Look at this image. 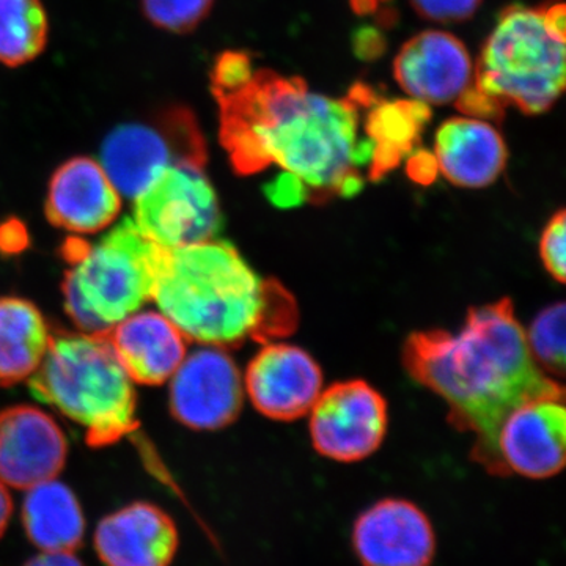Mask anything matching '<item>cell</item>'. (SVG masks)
<instances>
[{"label":"cell","instance_id":"f546056e","mask_svg":"<svg viewBox=\"0 0 566 566\" xmlns=\"http://www.w3.org/2000/svg\"><path fill=\"white\" fill-rule=\"evenodd\" d=\"M409 172H411L412 178H416L417 181L430 182L436 177V172H438L434 156L427 155V153L415 156V158L411 159Z\"/></svg>","mask_w":566,"mask_h":566},{"label":"cell","instance_id":"4fadbf2b","mask_svg":"<svg viewBox=\"0 0 566 566\" xmlns=\"http://www.w3.org/2000/svg\"><path fill=\"white\" fill-rule=\"evenodd\" d=\"M244 392L253 408L279 422L307 416L323 392L318 363L300 346L266 344L249 363Z\"/></svg>","mask_w":566,"mask_h":566},{"label":"cell","instance_id":"e0dca14e","mask_svg":"<svg viewBox=\"0 0 566 566\" xmlns=\"http://www.w3.org/2000/svg\"><path fill=\"white\" fill-rule=\"evenodd\" d=\"M180 536L172 517L148 502H134L99 521L95 549L106 566H170Z\"/></svg>","mask_w":566,"mask_h":566},{"label":"cell","instance_id":"5b68a950","mask_svg":"<svg viewBox=\"0 0 566 566\" xmlns=\"http://www.w3.org/2000/svg\"><path fill=\"white\" fill-rule=\"evenodd\" d=\"M29 389L84 430L93 447L115 444L136 428V390L109 337L103 334H61L50 348Z\"/></svg>","mask_w":566,"mask_h":566},{"label":"cell","instance_id":"44dd1931","mask_svg":"<svg viewBox=\"0 0 566 566\" xmlns=\"http://www.w3.org/2000/svg\"><path fill=\"white\" fill-rule=\"evenodd\" d=\"M51 331L31 301L0 297V385L25 381L43 363Z\"/></svg>","mask_w":566,"mask_h":566},{"label":"cell","instance_id":"277c9868","mask_svg":"<svg viewBox=\"0 0 566 566\" xmlns=\"http://www.w3.org/2000/svg\"><path fill=\"white\" fill-rule=\"evenodd\" d=\"M565 6L510 7L488 39L458 107L482 118L509 106L543 114L565 87Z\"/></svg>","mask_w":566,"mask_h":566},{"label":"cell","instance_id":"9c48e42d","mask_svg":"<svg viewBox=\"0 0 566 566\" xmlns=\"http://www.w3.org/2000/svg\"><path fill=\"white\" fill-rule=\"evenodd\" d=\"M311 438L322 457L357 463L374 455L387 431L385 397L363 381L335 382L311 409Z\"/></svg>","mask_w":566,"mask_h":566},{"label":"cell","instance_id":"ac0fdd59","mask_svg":"<svg viewBox=\"0 0 566 566\" xmlns=\"http://www.w3.org/2000/svg\"><path fill=\"white\" fill-rule=\"evenodd\" d=\"M114 352L134 382H169L188 354V340L159 311L129 315L107 334Z\"/></svg>","mask_w":566,"mask_h":566},{"label":"cell","instance_id":"4dcf8cb0","mask_svg":"<svg viewBox=\"0 0 566 566\" xmlns=\"http://www.w3.org/2000/svg\"><path fill=\"white\" fill-rule=\"evenodd\" d=\"M11 513H13V501H11L9 488L0 482V536L6 534L9 527Z\"/></svg>","mask_w":566,"mask_h":566},{"label":"cell","instance_id":"d4e9b609","mask_svg":"<svg viewBox=\"0 0 566 566\" xmlns=\"http://www.w3.org/2000/svg\"><path fill=\"white\" fill-rule=\"evenodd\" d=\"M212 3L214 0H140L147 20L172 33L192 32L208 17Z\"/></svg>","mask_w":566,"mask_h":566},{"label":"cell","instance_id":"7a4b0ae2","mask_svg":"<svg viewBox=\"0 0 566 566\" xmlns=\"http://www.w3.org/2000/svg\"><path fill=\"white\" fill-rule=\"evenodd\" d=\"M406 371L449 406L457 430L474 434L471 457L495 472V438L506 416L535 398H564L528 352L526 331L510 300L469 308L460 333L433 329L409 335Z\"/></svg>","mask_w":566,"mask_h":566},{"label":"cell","instance_id":"484cf974","mask_svg":"<svg viewBox=\"0 0 566 566\" xmlns=\"http://www.w3.org/2000/svg\"><path fill=\"white\" fill-rule=\"evenodd\" d=\"M566 214L557 211L546 223L539 241V256L547 273L557 282L564 283L566 277Z\"/></svg>","mask_w":566,"mask_h":566},{"label":"cell","instance_id":"6da1fadb","mask_svg":"<svg viewBox=\"0 0 566 566\" xmlns=\"http://www.w3.org/2000/svg\"><path fill=\"white\" fill-rule=\"evenodd\" d=\"M219 104V137L240 175L282 167L311 202L353 197L363 189L375 144L359 136L360 114L374 106L370 88L348 98L312 92L300 77L253 70L232 91L212 92Z\"/></svg>","mask_w":566,"mask_h":566},{"label":"cell","instance_id":"30bf717a","mask_svg":"<svg viewBox=\"0 0 566 566\" xmlns=\"http://www.w3.org/2000/svg\"><path fill=\"white\" fill-rule=\"evenodd\" d=\"M169 382L172 415L191 430H221L243 409V375L221 346L200 345L188 352Z\"/></svg>","mask_w":566,"mask_h":566},{"label":"cell","instance_id":"f1b7e54d","mask_svg":"<svg viewBox=\"0 0 566 566\" xmlns=\"http://www.w3.org/2000/svg\"><path fill=\"white\" fill-rule=\"evenodd\" d=\"M24 566H84V564L73 553L54 551V553H43L31 558Z\"/></svg>","mask_w":566,"mask_h":566},{"label":"cell","instance_id":"83f0119b","mask_svg":"<svg viewBox=\"0 0 566 566\" xmlns=\"http://www.w3.org/2000/svg\"><path fill=\"white\" fill-rule=\"evenodd\" d=\"M415 9L428 20L452 22L472 17L480 0H411Z\"/></svg>","mask_w":566,"mask_h":566},{"label":"cell","instance_id":"2e32d148","mask_svg":"<svg viewBox=\"0 0 566 566\" xmlns=\"http://www.w3.org/2000/svg\"><path fill=\"white\" fill-rule=\"evenodd\" d=\"M122 199L102 163L77 156L52 175L46 216L52 226L65 232L95 234L114 226L122 211Z\"/></svg>","mask_w":566,"mask_h":566},{"label":"cell","instance_id":"8992f818","mask_svg":"<svg viewBox=\"0 0 566 566\" xmlns=\"http://www.w3.org/2000/svg\"><path fill=\"white\" fill-rule=\"evenodd\" d=\"M164 252L133 218L114 223L93 243L73 238L65 248L70 268L63 281L71 322L82 333L107 335L142 311L153 300Z\"/></svg>","mask_w":566,"mask_h":566},{"label":"cell","instance_id":"d6986e66","mask_svg":"<svg viewBox=\"0 0 566 566\" xmlns=\"http://www.w3.org/2000/svg\"><path fill=\"white\" fill-rule=\"evenodd\" d=\"M439 172L460 188H486L504 172L506 147L490 123L475 117L450 118L434 142Z\"/></svg>","mask_w":566,"mask_h":566},{"label":"cell","instance_id":"3957f363","mask_svg":"<svg viewBox=\"0 0 566 566\" xmlns=\"http://www.w3.org/2000/svg\"><path fill=\"white\" fill-rule=\"evenodd\" d=\"M151 301L186 340L221 348L289 337L300 323L293 294L216 238L164 252Z\"/></svg>","mask_w":566,"mask_h":566},{"label":"cell","instance_id":"5bb4252c","mask_svg":"<svg viewBox=\"0 0 566 566\" xmlns=\"http://www.w3.org/2000/svg\"><path fill=\"white\" fill-rule=\"evenodd\" d=\"M69 442L59 423L36 406H11L0 412V482L29 488L57 479Z\"/></svg>","mask_w":566,"mask_h":566},{"label":"cell","instance_id":"603a6c76","mask_svg":"<svg viewBox=\"0 0 566 566\" xmlns=\"http://www.w3.org/2000/svg\"><path fill=\"white\" fill-rule=\"evenodd\" d=\"M50 36L41 0H0V63L21 66L35 61Z\"/></svg>","mask_w":566,"mask_h":566},{"label":"cell","instance_id":"7c38bea8","mask_svg":"<svg viewBox=\"0 0 566 566\" xmlns=\"http://www.w3.org/2000/svg\"><path fill=\"white\" fill-rule=\"evenodd\" d=\"M353 549L363 566H430L436 534L430 517L406 499H382L354 521Z\"/></svg>","mask_w":566,"mask_h":566},{"label":"cell","instance_id":"8fae6325","mask_svg":"<svg viewBox=\"0 0 566 566\" xmlns=\"http://www.w3.org/2000/svg\"><path fill=\"white\" fill-rule=\"evenodd\" d=\"M565 442L564 398L526 401L513 409L499 427L494 475L551 479L564 469Z\"/></svg>","mask_w":566,"mask_h":566},{"label":"cell","instance_id":"cb8c5ba5","mask_svg":"<svg viewBox=\"0 0 566 566\" xmlns=\"http://www.w3.org/2000/svg\"><path fill=\"white\" fill-rule=\"evenodd\" d=\"M565 304L557 303L536 315L526 333L528 352L545 374L565 375Z\"/></svg>","mask_w":566,"mask_h":566},{"label":"cell","instance_id":"7402d4cb","mask_svg":"<svg viewBox=\"0 0 566 566\" xmlns=\"http://www.w3.org/2000/svg\"><path fill=\"white\" fill-rule=\"evenodd\" d=\"M365 118V133L374 140L375 150L368 167L371 180L385 177L397 167L406 153L415 148L430 111L420 102L378 103Z\"/></svg>","mask_w":566,"mask_h":566},{"label":"cell","instance_id":"52a82bcc","mask_svg":"<svg viewBox=\"0 0 566 566\" xmlns=\"http://www.w3.org/2000/svg\"><path fill=\"white\" fill-rule=\"evenodd\" d=\"M207 142L188 107H166L147 120L117 126L103 142L102 166L122 197L134 200L177 164H207Z\"/></svg>","mask_w":566,"mask_h":566},{"label":"cell","instance_id":"ba28073f","mask_svg":"<svg viewBox=\"0 0 566 566\" xmlns=\"http://www.w3.org/2000/svg\"><path fill=\"white\" fill-rule=\"evenodd\" d=\"M133 221L164 251L216 238L221 208L202 164H177L133 200Z\"/></svg>","mask_w":566,"mask_h":566},{"label":"cell","instance_id":"ffe728a7","mask_svg":"<svg viewBox=\"0 0 566 566\" xmlns=\"http://www.w3.org/2000/svg\"><path fill=\"white\" fill-rule=\"evenodd\" d=\"M22 524L29 539L43 553H73L84 542L85 520L80 501L57 479L29 488L22 504Z\"/></svg>","mask_w":566,"mask_h":566},{"label":"cell","instance_id":"9a60e30c","mask_svg":"<svg viewBox=\"0 0 566 566\" xmlns=\"http://www.w3.org/2000/svg\"><path fill=\"white\" fill-rule=\"evenodd\" d=\"M395 80L416 102L457 103L471 88L474 66L457 36L441 31L419 33L395 59Z\"/></svg>","mask_w":566,"mask_h":566},{"label":"cell","instance_id":"4316f807","mask_svg":"<svg viewBox=\"0 0 566 566\" xmlns=\"http://www.w3.org/2000/svg\"><path fill=\"white\" fill-rule=\"evenodd\" d=\"M251 59L243 52L227 51L219 55L212 69V92L232 91L252 76Z\"/></svg>","mask_w":566,"mask_h":566}]
</instances>
